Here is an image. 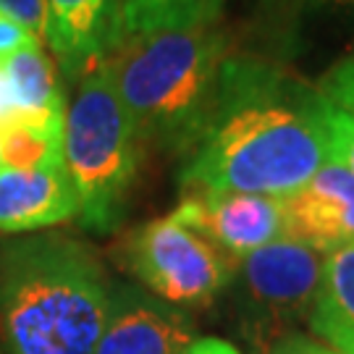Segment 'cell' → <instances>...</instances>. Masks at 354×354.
<instances>
[{"instance_id":"6da1fadb","label":"cell","mask_w":354,"mask_h":354,"mask_svg":"<svg viewBox=\"0 0 354 354\" xmlns=\"http://www.w3.org/2000/svg\"><path fill=\"white\" fill-rule=\"evenodd\" d=\"M328 160V102L260 58L231 55L210 124L181 171L184 192L289 197Z\"/></svg>"},{"instance_id":"7a4b0ae2","label":"cell","mask_w":354,"mask_h":354,"mask_svg":"<svg viewBox=\"0 0 354 354\" xmlns=\"http://www.w3.org/2000/svg\"><path fill=\"white\" fill-rule=\"evenodd\" d=\"M111 283L87 241L32 234L0 244V339L8 354H95Z\"/></svg>"},{"instance_id":"3957f363","label":"cell","mask_w":354,"mask_h":354,"mask_svg":"<svg viewBox=\"0 0 354 354\" xmlns=\"http://www.w3.org/2000/svg\"><path fill=\"white\" fill-rule=\"evenodd\" d=\"M231 39L218 24L127 37L105 58L142 145L189 155L210 124Z\"/></svg>"},{"instance_id":"277c9868","label":"cell","mask_w":354,"mask_h":354,"mask_svg":"<svg viewBox=\"0 0 354 354\" xmlns=\"http://www.w3.org/2000/svg\"><path fill=\"white\" fill-rule=\"evenodd\" d=\"M140 155L142 140L102 61L79 76L64 129L66 171L79 194V218L87 231L108 234L121 223Z\"/></svg>"},{"instance_id":"5b68a950","label":"cell","mask_w":354,"mask_h":354,"mask_svg":"<svg viewBox=\"0 0 354 354\" xmlns=\"http://www.w3.org/2000/svg\"><path fill=\"white\" fill-rule=\"evenodd\" d=\"M121 260L145 289L174 307H207L236 279V260L174 215L131 231Z\"/></svg>"},{"instance_id":"8992f818","label":"cell","mask_w":354,"mask_h":354,"mask_svg":"<svg viewBox=\"0 0 354 354\" xmlns=\"http://www.w3.org/2000/svg\"><path fill=\"white\" fill-rule=\"evenodd\" d=\"M326 254L299 239H279L236 263L239 313L250 342L273 349L294 326L310 323Z\"/></svg>"},{"instance_id":"52a82bcc","label":"cell","mask_w":354,"mask_h":354,"mask_svg":"<svg viewBox=\"0 0 354 354\" xmlns=\"http://www.w3.org/2000/svg\"><path fill=\"white\" fill-rule=\"evenodd\" d=\"M174 218L213 241L236 263L289 236L283 197L244 192H184Z\"/></svg>"},{"instance_id":"ba28073f","label":"cell","mask_w":354,"mask_h":354,"mask_svg":"<svg viewBox=\"0 0 354 354\" xmlns=\"http://www.w3.org/2000/svg\"><path fill=\"white\" fill-rule=\"evenodd\" d=\"M194 339V326L181 307L137 286L113 283L95 354H181Z\"/></svg>"},{"instance_id":"9c48e42d","label":"cell","mask_w":354,"mask_h":354,"mask_svg":"<svg viewBox=\"0 0 354 354\" xmlns=\"http://www.w3.org/2000/svg\"><path fill=\"white\" fill-rule=\"evenodd\" d=\"M289 236L328 254L354 241V176L328 158L302 189L283 197Z\"/></svg>"},{"instance_id":"30bf717a","label":"cell","mask_w":354,"mask_h":354,"mask_svg":"<svg viewBox=\"0 0 354 354\" xmlns=\"http://www.w3.org/2000/svg\"><path fill=\"white\" fill-rule=\"evenodd\" d=\"M79 215V194L66 160L53 158L37 168H0V231L24 234L66 223Z\"/></svg>"},{"instance_id":"8fae6325","label":"cell","mask_w":354,"mask_h":354,"mask_svg":"<svg viewBox=\"0 0 354 354\" xmlns=\"http://www.w3.org/2000/svg\"><path fill=\"white\" fill-rule=\"evenodd\" d=\"M48 48L66 76L79 79L121 42L118 0H45Z\"/></svg>"},{"instance_id":"7c38bea8","label":"cell","mask_w":354,"mask_h":354,"mask_svg":"<svg viewBox=\"0 0 354 354\" xmlns=\"http://www.w3.org/2000/svg\"><path fill=\"white\" fill-rule=\"evenodd\" d=\"M6 84L11 89L16 115L11 121H24L29 127H64L66 102L64 92L55 82L50 58L42 45H32L13 53L0 64Z\"/></svg>"},{"instance_id":"4fadbf2b","label":"cell","mask_w":354,"mask_h":354,"mask_svg":"<svg viewBox=\"0 0 354 354\" xmlns=\"http://www.w3.org/2000/svg\"><path fill=\"white\" fill-rule=\"evenodd\" d=\"M310 328L339 354L354 344V241L326 254Z\"/></svg>"},{"instance_id":"5bb4252c","label":"cell","mask_w":354,"mask_h":354,"mask_svg":"<svg viewBox=\"0 0 354 354\" xmlns=\"http://www.w3.org/2000/svg\"><path fill=\"white\" fill-rule=\"evenodd\" d=\"M121 39L218 24L223 0H118Z\"/></svg>"},{"instance_id":"9a60e30c","label":"cell","mask_w":354,"mask_h":354,"mask_svg":"<svg viewBox=\"0 0 354 354\" xmlns=\"http://www.w3.org/2000/svg\"><path fill=\"white\" fill-rule=\"evenodd\" d=\"M64 127H29L24 121H8L0 127L3 165L37 168L64 155Z\"/></svg>"},{"instance_id":"2e32d148","label":"cell","mask_w":354,"mask_h":354,"mask_svg":"<svg viewBox=\"0 0 354 354\" xmlns=\"http://www.w3.org/2000/svg\"><path fill=\"white\" fill-rule=\"evenodd\" d=\"M320 95L330 108L354 115V55L336 64L320 82Z\"/></svg>"},{"instance_id":"e0dca14e","label":"cell","mask_w":354,"mask_h":354,"mask_svg":"<svg viewBox=\"0 0 354 354\" xmlns=\"http://www.w3.org/2000/svg\"><path fill=\"white\" fill-rule=\"evenodd\" d=\"M328 158L354 176V115L328 105Z\"/></svg>"},{"instance_id":"ac0fdd59","label":"cell","mask_w":354,"mask_h":354,"mask_svg":"<svg viewBox=\"0 0 354 354\" xmlns=\"http://www.w3.org/2000/svg\"><path fill=\"white\" fill-rule=\"evenodd\" d=\"M0 11L29 29L35 37L48 45V3L45 0H0Z\"/></svg>"},{"instance_id":"d6986e66","label":"cell","mask_w":354,"mask_h":354,"mask_svg":"<svg viewBox=\"0 0 354 354\" xmlns=\"http://www.w3.org/2000/svg\"><path fill=\"white\" fill-rule=\"evenodd\" d=\"M32 45H42L29 29L19 24V21H13L11 16H6V13L0 11V64L6 61V58H11L13 53L24 50V48H32ZM45 48V45H42Z\"/></svg>"},{"instance_id":"ffe728a7","label":"cell","mask_w":354,"mask_h":354,"mask_svg":"<svg viewBox=\"0 0 354 354\" xmlns=\"http://www.w3.org/2000/svg\"><path fill=\"white\" fill-rule=\"evenodd\" d=\"M268 354H339L333 352L330 346L315 342L310 336H302V333H289L279 342L273 344V349Z\"/></svg>"},{"instance_id":"44dd1931","label":"cell","mask_w":354,"mask_h":354,"mask_svg":"<svg viewBox=\"0 0 354 354\" xmlns=\"http://www.w3.org/2000/svg\"><path fill=\"white\" fill-rule=\"evenodd\" d=\"M181 354H241V352L234 346V344L223 342V339L205 336V339H194Z\"/></svg>"},{"instance_id":"7402d4cb","label":"cell","mask_w":354,"mask_h":354,"mask_svg":"<svg viewBox=\"0 0 354 354\" xmlns=\"http://www.w3.org/2000/svg\"><path fill=\"white\" fill-rule=\"evenodd\" d=\"M13 115H16V108H13V97H11V89L6 84V76L0 71V127L8 124Z\"/></svg>"},{"instance_id":"603a6c76","label":"cell","mask_w":354,"mask_h":354,"mask_svg":"<svg viewBox=\"0 0 354 354\" xmlns=\"http://www.w3.org/2000/svg\"><path fill=\"white\" fill-rule=\"evenodd\" d=\"M323 3H333V6H354V0H323Z\"/></svg>"},{"instance_id":"cb8c5ba5","label":"cell","mask_w":354,"mask_h":354,"mask_svg":"<svg viewBox=\"0 0 354 354\" xmlns=\"http://www.w3.org/2000/svg\"><path fill=\"white\" fill-rule=\"evenodd\" d=\"M344 354H354V344H352V346H349V349H346Z\"/></svg>"},{"instance_id":"d4e9b609","label":"cell","mask_w":354,"mask_h":354,"mask_svg":"<svg viewBox=\"0 0 354 354\" xmlns=\"http://www.w3.org/2000/svg\"><path fill=\"white\" fill-rule=\"evenodd\" d=\"M0 168H3V152H0Z\"/></svg>"}]
</instances>
